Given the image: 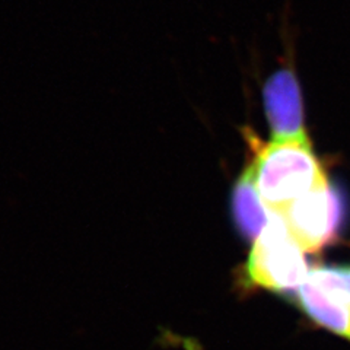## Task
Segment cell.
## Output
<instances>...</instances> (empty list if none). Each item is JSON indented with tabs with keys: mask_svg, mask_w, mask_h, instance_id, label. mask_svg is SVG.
<instances>
[{
	"mask_svg": "<svg viewBox=\"0 0 350 350\" xmlns=\"http://www.w3.org/2000/svg\"><path fill=\"white\" fill-rule=\"evenodd\" d=\"M254 146L253 161L257 191L267 211L279 215L306 193L330 184L321 162L314 155L310 137L275 140Z\"/></svg>",
	"mask_w": 350,
	"mask_h": 350,
	"instance_id": "1",
	"label": "cell"
},
{
	"mask_svg": "<svg viewBox=\"0 0 350 350\" xmlns=\"http://www.w3.org/2000/svg\"><path fill=\"white\" fill-rule=\"evenodd\" d=\"M254 239L245 265V279L253 286L276 292L298 291L308 279L304 251L289 235L278 215Z\"/></svg>",
	"mask_w": 350,
	"mask_h": 350,
	"instance_id": "2",
	"label": "cell"
},
{
	"mask_svg": "<svg viewBox=\"0 0 350 350\" xmlns=\"http://www.w3.org/2000/svg\"><path fill=\"white\" fill-rule=\"evenodd\" d=\"M278 216L302 251L315 253L336 238L342 222V202L327 184L292 202Z\"/></svg>",
	"mask_w": 350,
	"mask_h": 350,
	"instance_id": "3",
	"label": "cell"
},
{
	"mask_svg": "<svg viewBox=\"0 0 350 350\" xmlns=\"http://www.w3.org/2000/svg\"><path fill=\"white\" fill-rule=\"evenodd\" d=\"M262 105L275 140L308 137L304 98L292 63L282 66L262 86Z\"/></svg>",
	"mask_w": 350,
	"mask_h": 350,
	"instance_id": "4",
	"label": "cell"
},
{
	"mask_svg": "<svg viewBox=\"0 0 350 350\" xmlns=\"http://www.w3.org/2000/svg\"><path fill=\"white\" fill-rule=\"evenodd\" d=\"M297 297L311 320L350 340V295L345 289L315 278L310 271Z\"/></svg>",
	"mask_w": 350,
	"mask_h": 350,
	"instance_id": "5",
	"label": "cell"
},
{
	"mask_svg": "<svg viewBox=\"0 0 350 350\" xmlns=\"http://www.w3.org/2000/svg\"><path fill=\"white\" fill-rule=\"evenodd\" d=\"M232 209L237 226L247 238L256 239L270 222L271 215H267V207L256 187L253 162L241 174L235 184Z\"/></svg>",
	"mask_w": 350,
	"mask_h": 350,
	"instance_id": "6",
	"label": "cell"
},
{
	"mask_svg": "<svg viewBox=\"0 0 350 350\" xmlns=\"http://www.w3.org/2000/svg\"><path fill=\"white\" fill-rule=\"evenodd\" d=\"M311 275L324 282L333 283L336 286H340L350 295V266L315 269L311 271Z\"/></svg>",
	"mask_w": 350,
	"mask_h": 350,
	"instance_id": "7",
	"label": "cell"
}]
</instances>
